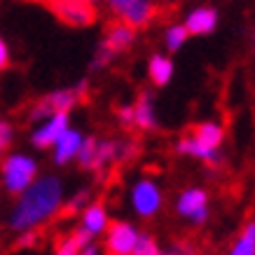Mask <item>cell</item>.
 I'll list each match as a JSON object with an SVG mask.
<instances>
[{
    "mask_svg": "<svg viewBox=\"0 0 255 255\" xmlns=\"http://www.w3.org/2000/svg\"><path fill=\"white\" fill-rule=\"evenodd\" d=\"M61 206V183L54 176L40 178L21 192V199L9 216V227L16 232H28L54 216Z\"/></svg>",
    "mask_w": 255,
    "mask_h": 255,
    "instance_id": "cell-1",
    "label": "cell"
},
{
    "mask_svg": "<svg viewBox=\"0 0 255 255\" xmlns=\"http://www.w3.org/2000/svg\"><path fill=\"white\" fill-rule=\"evenodd\" d=\"M223 138H225V133L220 124H216V122L194 124L192 133L178 143V150L187 152V155H192V157H199V159H204V162H209V164H218L220 162L218 147H220Z\"/></svg>",
    "mask_w": 255,
    "mask_h": 255,
    "instance_id": "cell-2",
    "label": "cell"
},
{
    "mask_svg": "<svg viewBox=\"0 0 255 255\" xmlns=\"http://www.w3.org/2000/svg\"><path fill=\"white\" fill-rule=\"evenodd\" d=\"M35 173L38 166L26 155H12L2 162V183L9 194H21L35 180Z\"/></svg>",
    "mask_w": 255,
    "mask_h": 255,
    "instance_id": "cell-3",
    "label": "cell"
},
{
    "mask_svg": "<svg viewBox=\"0 0 255 255\" xmlns=\"http://www.w3.org/2000/svg\"><path fill=\"white\" fill-rule=\"evenodd\" d=\"M110 12L131 28H143L157 16L155 0H108Z\"/></svg>",
    "mask_w": 255,
    "mask_h": 255,
    "instance_id": "cell-4",
    "label": "cell"
},
{
    "mask_svg": "<svg viewBox=\"0 0 255 255\" xmlns=\"http://www.w3.org/2000/svg\"><path fill=\"white\" fill-rule=\"evenodd\" d=\"M47 9L68 26H89L96 21V7L87 0H42Z\"/></svg>",
    "mask_w": 255,
    "mask_h": 255,
    "instance_id": "cell-5",
    "label": "cell"
},
{
    "mask_svg": "<svg viewBox=\"0 0 255 255\" xmlns=\"http://www.w3.org/2000/svg\"><path fill=\"white\" fill-rule=\"evenodd\" d=\"M133 38H136V28H131V26H127L124 21L115 19V21L108 26V31H106V40H103V47H101L99 59H96L94 66L99 68V66H103V63H108L115 54L124 52L127 47L131 45Z\"/></svg>",
    "mask_w": 255,
    "mask_h": 255,
    "instance_id": "cell-6",
    "label": "cell"
},
{
    "mask_svg": "<svg viewBox=\"0 0 255 255\" xmlns=\"http://www.w3.org/2000/svg\"><path fill=\"white\" fill-rule=\"evenodd\" d=\"M85 92H87V85L82 82L78 89H61V92L49 94V96L40 99L38 103L33 106L31 117H33V120H38V117L54 115V113H68L75 103H80V101H82Z\"/></svg>",
    "mask_w": 255,
    "mask_h": 255,
    "instance_id": "cell-7",
    "label": "cell"
},
{
    "mask_svg": "<svg viewBox=\"0 0 255 255\" xmlns=\"http://www.w3.org/2000/svg\"><path fill=\"white\" fill-rule=\"evenodd\" d=\"M162 206V194L152 180H140L133 187V209L143 218H152Z\"/></svg>",
    "mask_w": 255,
    "mask_h": 255,
    "instance_id": "cell-8",
    "label": "cell"
},
{
    "mask_svg": "<svg viewBox=\"0 0 255 255\" xmlns=\"http://www.w3.org/2000/svg\"><path fill=\"white\" fill-rule=\"evenodd\" d=\"M136 237H138V232L133 230L131 225L115 223L113 227H108L106 251H108V255H129L133 244H136Z\"/></svg>",
    "mask_w": 255,
    "mask_h": 255,
    "instance_id": "cell-9",
    "label": "cell"
},
{
    "mask_svg": "<svg viewBox=\"0 0 255 255\" xmlns=\"http://www.w3.org/2000/svg\"><path fill=\"white\" fill-rule=\"evenodd\" d=\"M178 213L192 218L197 225L206 223L209 209H206V192L204 190H185L178 199Z\"/></svg>",
    "mask_w": 255,
    "mask_h": 255,
    "instance_id": "cell-10",
    "label": "cell"
},
{
    "mask_svg": "<svg viewBox=\"0 0 255 255\" xmlns=\"http://www.w3.org/2000/svg\"><path fill=\"white\" fill-rule=\"evenodd\" d=\"M68 129V113H54L38 131L33 133V145L38 147H52L56 140L61 138V133Z\"/></svg>",
    "mask_w": 255,
    "mask_h": 255,
    "instance_id": "cell-11",
    "label": "cell"
},
{
    "mask_svg": "<svg viewBox=\"0 0 255 255\" xmlns=\"http://www.w3.org/2000/svg\"><path fill=\"white\" fill-rule=\"evenodd\" d=\"M54 145H56V152H54L56 164H66L78 155L80 145H82V136L78 131H73V129H66Z\"/></svg>",
    "mask_w": 255,
    "mask_h": 255,
    "instance_id": "cell-12",
    "label": "cell"
},
{
    "mask_svg": "<svg viewBox=\"0 0 255 255\" xmlns=\"http://www.w3.org/2000/svg\"><path fill=\"white\" fill-rule=\"evenodd\" d=\"M216 21H218L216 9L201 7V9H194L192 14L187 16L185 28H187V33H194V35H204V33H211L213 28H216Z\"/></svg>",
    "mask_w": 255,
    "mask_h": 255,
    "instance_id": "cell-13",
    "label": "cell"
},
{
    "mask_svg": "<svg viewBox=\"0 0 255 255\" xmlns=\"http://www.w3.org/2000/svg\"><path fill=\"white\" fill-rule=\"evenodd\" d=\"M89 239H92V234L85 232V230L80 227V230L70 232L68 237H63V239L56 244V253L54 255H80L82 253V248L89 246Z\"/></svg>",
    "mask_w": 255,
    "mask_h": 255,
    "instance_id": "cell-14",
    "label": "cell"
},
{
    "mask_svg": "<svg viewBox=\"0 0 255 255\" xmlns=\"http://www.w3.org/2000/svg\"><path fill=\"white\" fill-rule=\"evenodd\" d=\"M108 227V216H106V209H103V204H92L89 209L85 211V218H82V230L85 232H89L94 237V234L103 232Z\"/></svg>",
    "mask_w": 255,
    "mask_h": 255,
    "instance_id": "cell-15",
    "label": "cell"
},
{
    "mask_svg": "<svg viewBox=\"0 0 255 255\" xmlns=\"http://www.w3.org/2000/svg\"><path fill=\"white\" fill-rule=\"evenodd\" d=\"M133 108V124L140 129H152L155 127V110H152V99L150 94H140V99Z\"/></svg>",
    "mask_w": 255,
    "mask_h": 255,
    "instance_id": "cell-16",
    "label": "cell"
},
{
    "mask_svg": "<svg viewBox=\"0 0 255 255\" xmlns=\"http://www.w3.org/2000/svg\"><path fill=\"white\" fill-rule=\"evenodd\" d=\"M230 255H255V223H248L244 227V232L239 234Z\"/></svg>",
    "mask_w": 255,
    "mask_h": 255,
    "instance_id": "cell-17",
    "label": "cell"
},
{
    "mask_svg": "<svg viewBox=\"0 0 255 255\" xmlns=\"http://www.w3.org/2000/svg\"><path fill=\"white\" fill-rule=\"evenodd\" d=\"M171 70H173V66H171V61L164 59V56H155V59L150 61V78L159 87L166 85L171 80Z\"/></svg>",
    "mask_w": 255,
    "mask_h": 255,
    "instance_id": "cell-18",
    "label": "cell"
},
{
    "mask_svg": "<svg viewBox=\"0 0 255 255\" xmlns=\"http://www.w3.org/2000/svg\"><path fill=\"white\" fill-rule=\"evenodd\" d=\"M129 255H162V253H159V246H157L155 237H150V234H138Z\"/></svg>",
    "mask_w": 255,
    "mask_h": 255,
    "instance_id": "cell-19",
    "label": "cell"
},
{
    "mask_svg": "<svg viewBox=\"0 0 255 255\" xmlns=\"http://www.w3.org/2000/svg\"><path fill=\"white\" fill-rule=\"evenodd\" d=\"M96 143H99V140H94V138L82 140V145H80V150H78V159H80V164H82V169H92L94 157H96Z\"/></svg>",
    "mask_w": 255,
    "mask_h": 255,
    "instance_id": "cell-20",
    "label": "cell"
},
{
    "mask_svg": "<svg viewBox=\"0 0 255 255\" xmlns=\"http://www.w3.org/2000/svg\"><path fill=\"white\" fill-rule=\"evenodd\" d=\"M187 40V28L185 26H171L166 31V47L169 49H178Z\"/></svg>",
    "mask_w": 255,
    "mask_h": 255,
    "instance_id": "cell-21",
    "label": "cell"
},
{
    "mask_svg": "<svg viewBox=\"0 0 255 255\" xmlns=\"http://www.w3.org/2000/svg\"><path fill=\"white\" fill-rule=\"evenodd\" d=\"M9 143H12V127H9V122L0 120V155L9 147Z\"/></svg>",
    "mask_w": 255,
    "mask_h": 255,
    "instance_id": "cell-22",
    "label": "cell"
},
{
    "mask_svg": "<svg viewBox=\"0 0 255 255\" xmlns=\"http://www.w3.org/2000/svg\"><path fill=\"white\" fill-rule=\"evenodd\" d=\"M87 199H89V194H87V192H80L78 197H73V199H70V204L63 209V216H73L75 211L82 209V204H85Z\"/></svg>",
    "mask_w": 255,
    "mask_h": 255,
    "instance_id": "cell-23",
    "label": "cell"
},
{
    "mask_svg": "<svg viewBox=\"0 0 255 255\" xmlns=\"http://www.w3.org/2000/svg\"><path fill=\"white\" fill-rule=\"evenodd\" d=\"M117 115H120L122 127H131V124H133V108H129V106L120 108V110H117Z\"/></svg>",
    "mask_w": 255,
    "mask_h": 255,
    "instance_id": "cell-24",
    "label": "cell"
},
{
    "mask_svg": "<svg viewBox=\"0 0 255 255\" xmlns=\"http://www.w3.org/2000/svg\"><path fill=\"white\" fill-rule=\"evenodd\" d=\"M9 66V52H7V45L0 40V70H5Z\"/></svg>",
    "mask_w": 255,
    "mask_h": 255,
    "instance_id": "cell-25",
    "label": "cell"
},
{
    "mask_svg": "<svg viewBox=\"0 0 255 255\" xmlns=\"http://www.w3.org/2000/svg\"><path fill=\"white\" fill-rule=\"evenodd\" d=\"M80 255H99V251H96V246H85Z\"/></svg>",
    "mask_w": 255,
    "mask_h": 255,
    "instance_id": "cell-26",
    "label": "cell"
},
{
    "mask_svg": "<svg viewBox=\"0 0 255 255\" xmlns=\"http://www.w3.org/2000/svg\"><path fill=\"white\" fill-rule=\"evenodd\" d=\"M87 2H96V0H87Z\"/></svg>",
    "mask_w": 255,
    "mask_h": 255,
    "instance_id": "cell-27",
    "label": "cell"
}]
</instances>
